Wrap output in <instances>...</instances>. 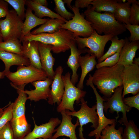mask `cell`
<instances>
[{
  "mask_svg": "<svg viewBox=\"0 0 139 139\" xmlns=\"http://www.w3.org/2000/svg\"><path fill=\"white\" fill-rule=\"evenodd\" d=\"M124 66L116 64L112 67L97 69L92 76V82L103 94L104 98L112 95L115 89L122 85L121 75Z\"/></svg>",
  "mask_w": 139,
  "mask_h": 139,
  "instance_id": "6da1fadb",
  "label": "cell"
},
{
  "mask_svg": "<svg viewBox=\"0 0 139 139\" xmlns=\"http://www.w3.org/2000/svg\"><path fill=\"white\" fill-rule=\"evenodd\" d=\"M85 19L91 23L93 29L99 34H112L118 36L125 32L126 29L123 24L118 22L113 14L103 13L95 11L90 5L83 14Z\"/></svg>",
  "mask_w": 139,
  "mask_h": 139,
  "instance_id": "7a4b0ae2",
  "label": "cell"
},
{
  "mask_svg": "<svg viewBox=\"0 0 139 139\" xmlns=\"http://www.w3.org/2000/svg\"><path fill=\"white\" fill-rule=\"evenodd\" d=\"M75 37L71 31L61 29L52 33H42L33 35L30 32L24 36L22 41L34 40L44 44L51 45V51L54 53L58 54L70 49V45L76 43Z\"/></svg>",
  "mask_w": 139,
  "mask_h": 139,
  "instance_id": "3957f363",
  "label": "cell"
},
{
  "mask_svg": "<svg viewBox=\"0 0 139 139\" xmlns=\"http://www.w3.org/2000/svg\"><path fill=\"white\" fill-rule=\"evenodd\" d=\"M11 82L10 84L15 86L27 84L36 81L45 80L47 77L42 69L38 68L30 65L19 66L16 71H10L5 74Z\"/></svg>",
  "mask_w": 139,
  "mask_h": 139,
  "instance_id": "277c9868",
  "label": "cell"
},
{
  "mask_svg": "<svg viewBox=\"0 0 139 139\" xmlns=\"http://www.w3.org/2000/svg\"><path fill=\"white\" fill-rule=\"evenodd\" d=\"M62 78L64 85V91L63 98L60 103L56 108L57 111L68 110L72 112L75 111L74 104L75 101L79 103L82 98H84L86 92L75 86L71 81V73H67L62 75Z\"/></svg>",
  "mask_w": 139,
  "mask_h": 139,
  "instance_id": "5b68a950",
  "label": "cell"
},
{
  "mask_svg": "<svg viewBox=\"0 0 139 139\" xmlns=\"http://www.w3.org/2000/svg\"><path fill=\"white\" fill-rule=\"evenodd\" d=\"M114 36L112 34L99 35L94 30L88 37L82 38L77 37L75 39L79 49H83L86 47L88 48L90 52L94 54L98 59L104 55L106 44Z\"/></svg>",
  "mask_w": 139,
  "mask_h": 139,
  "instance_id": "8992f818",
  "label": "cell"
},
{
  "mask_svg": "<svg viewBox=\"0 0 139 139\" xmlns=\"http://www.w3.org/2000/svg\"><path fill=\"white\" fill-rule=\"evenodd\" d=\"M23 22L14 9L9 10L4 19H0V28L3 40H19Z\"/></svg>",
  "mask_w": 139,
  "mask_h": 139,
  "instance_id": "52a82bcc",
  "label": "cell"
},
{
  "mask_svg": "<svg viewBox=\"0 0 139 139\" xmlns=\"http://www.w3.org/2000/svg\"><path fill=\"white\" fill-rule=\"evenodd\" d=\"M81 107L77 111H71L68 110H65L66 113L68 115L77 117L80 126L79 128V136L80 139H86L83 137V125L91 123L92 125L91 127L95 129L98 125V118L96 111V104L92 107H89L87 105L84 98L80 100Z\"/></svg>",
  "mask_w": 139,
  "mask_h": 139,
  "instance_id": "ba28073f",
  "label": "cell"
},
{
  "mask_svg": "<svg viewBox=\"0 0 139 139\" xmlns=\"http://www.w3.org/2000/svg\"><path fill=\"white\" fill-rule=\"evenodd\" d=\"M72 10L74 16L61 26L60 29L68 30L72 32L75 37L82 36L84 38L90 36L94 31L90 22L86 20L79 8L73 6Z\"/></svg>",
  "mask_w": 139,
  "mask_h": 139,
  "instance_id": "9c48e42d",
  "label": "cell"
},
{
  "mask_svg": "<svg viewBox=\"0 0 139 139\" xmlns=\"http://www.w3.org/2000/svg\"><path fill=\"white\" fill-rule=\"evenodd\" d=\"M123 89L122 85L116 88L111 97L105 99L106 102H103V105L104 111L106 113L107 112L108 109L111 113L116 112L117 116L116 118L117 119L119 117V112H122L123 117L118 122L125 125L128 122L126 113L130 111L132 108L125 105L123 102L122 97Z\"/></svg>",
  "mask_w": 139,
  "mask_h": 139,
  "instance_id": "30bf717a",
  "label": "cell"
},
{
  "mask_svg": "<svg viewBox=\"0 0 139 139\" xmlns=\"http://www.w3.org/2000/svg\"><path fill=\"white\" fill-rule=\"evenodd\" d=\"M89 77L87 80L86 84L90 86L93 90L96 98L97 112L98 118V125L97 128L91 131L88 136L92 137L95 136V139H99L101 135V133L102 130L107 125H111L116 122L117 119H109L106 117L104 113V108L103 103L106 101V100L101 97L98 93L96 88H95L92 81V76L89 75Z\"/></svg>",
  "mask_w": 139,
  "mask_h": 139,
  "instance_id": "8fae6325",
  "label": "cell"
},
{
  "mask_svg": "<svg viewBox=\"0 0 139 139\" xmlns=\"http://www.w3.org/2000/svg\"><path fill=\"white\" fill-rule=\"evenodd\" d=\"M123 91L122 97L129 93L135 95L139 92V65L133 64L124 66L121 75Z\"/></svg>",
  "mask_w": 139,
  "mask_h": 139,
  "instance_id": "7c38bea8",
  "label": "cell"
},
{
  "mask_svg": "<svg viewBox=\"0 0 139 139\" xmlns=\"http://www.w3.org/2000/svg\"><path fill=\"white\" fill-rule=\"evenodd\" d=\"M33 119L34 128L23 139H36L39 138L51 139L53 133L55 132V128L60 124L61 122V120L58 117H52L48 122L38 126Z\"/></svg>",
  "mask_w": 139,
  "mask_h": 139,
  "instance_id": "4fadbf2b",
  "label": "cell"
},
{
  "mask_svg": "<svg viewBox=\"0 0 139 139\" xmlns=\"http://www.w3.org/2000/svg\"><path fill=\"white\" fill-rule=\"evenodd\" d=\"M63 68L59 66L55 71V75L51 84L48 98V102L50 105L57 103L58 105L60 103L64 91V85L62 78Z\"/></svg>",
  "mask_w": 139,
  "mask_h": 139,
  "instance_id": "5bb4252c",
  "label": "cell"
},
{
  "mask_svg": "<svg viewBox=\"0 0 139 139\" xmlns=\"http://www.w3.org/2000/svg\"><path fill=\"white\" fill-rule=\"evenodd\" d=\"M62 116V119L59 126L55 129L56 133L53 135L51 139H56L60 136H65L70 139H77L76 134V129L79 125L77 119L76 123L72 122L71 116L67 115L65 110L60 112Z\"/></svg>",
  "mask_w": 139,
  "mask_h": 139,
  "instance_id": "9a60e30c",
  "label": "cell"
},
{
  "mask_svg": "<svg viewBox=\"0 0 139 139\" xmlns=\"http://www.w3.org/2000/svg\"><path fill=\"white\" fill-rule=\"evenodd\" d=\"M53 80L47 77L44 80L36 81L31 83L35 88L34 90H25V93L27 95L28 99L37 102L41 100H47L49 97Z\"/></svg>",
  "mask_w": 139,
  "mask_h": 139,
  "instance_id": "2e32d148",
  "label": "cell"
},
{
  "mask_svg": "<svg viewBox=\"0 0 139 139\" xmlns=\"http://www.w3.org/2000/svg\"><path fill=\"white\" fill-rule=\"evenodd\" d=\"M38 47L42 69L46 73L47 77L53 80L55 74L53 68L55 59L51 53L52 46L39 42Z\"/></svg>",
  "mask_w": 139,
  "mask_h": 139,
  "instance_id": "e0dca14e",
  "label": "cell"
},
{
  "mask_svg": "<svg viewBox=\"0 0 139 139\" xmlns=\"http://www.w3.org/2000/svg\"><path fill=\"white\" fill-rule=\"evenodd\" d=\"M21 42L22 55L29 59L31 65L38 68L42 69L38 50L39 42L34 40H23Z\"/></svg>",
  "mask_w": 139,
  "mask_h": 139,
  "instance_id": "ac0fdd59",
  "label": "cell"
},
{
  "mask_svg": "<svg viewBox=\"0 0 139 139\" xmlns=\"http://www.w3.org/2000/svg\"><path fill=\"white\" fill-rule=\"evenodd\" d=\"M125 44L120 53L118 64L124 66L132 65L136 52L139 48V41H130L126 37Z\"/></svg>",
  "mask_w": 139,
  "mask_h": 139,
  "instance_id": "d6986e66",
  "label": "cell"
},
{
  "mask_svg": "<svg viewBox=\"0 0 139 139\" xmlns=\"http://www.w3.org/2000/svg\"><path fill=\"white\" fill-rule=\"evenodd\" d=\"M76 44V43H73L70 46L71 54L67 62L68 66L72 70V73L71 80L74 85L77 82L78 80L79 75L77 74V71L80 67L79 62V57L82 54L88 53L89 50V49L86 48L79 49L77 48Z\"/></svg>",
  "mask_w": 139,
  "mask_h": 139,
  "instance_id": "ffe728a7",
  "label": "cell"
},
{
  "mask_svg": "<svg viewBox=\"0 0 139 139\" xmlns=\"http://www.w3.org/2000/svg\"><path fill=\"white\" fill-rule=\"evenodd\" d=\"M96 58L95 56L90 52L84 56H80L79 62L81 73L77 87L82 90L83 88V83L86 76L89 72L94 69L97 64Z\"/></svg>",
  "mask_w": 139,
  "mask_h": 139,
  "instance_id": "44dd1931",
  "label": "cell"
},
{
  "mask_svg": "<svg viewBox=\"0 0 139 139\" xmlns=\"http://www.w3.org/2000/svg\"><path fill=\"white\" fill-rule=\"evenodd\" d=\"M0 59L5 65L4 71L5 74L10 71V67L13 65L28 66L30 65L29 60L22 55L0 51Z\"/></svg>",
  "mask_w": 139,
  "mask_h": 139,
  "instance_id": "7402d4cb",
  "label": "cell"
},
{
  "mask_svg": "<svg viewBox=\"0 0 139 139\" xmlns=\"http://www.w3.org/2000/svg\"><path fill=\"white\" fill-rule=\"evenodd\" d=\"M26 85L18 86L11 85L16 90L18 95L14 102L12 108L13 118H17L25 115V104L28 98L25 93L24 88Z\"/></svg>",
  "mask_w": 139,
  "mask_h": 139,
  "instance_id": "603a6c76",
  "label": "cell"
},
{
  "mask_svg": "<svg viewBox=\"0 0 139 139\" xmlns=\"http://www.w3.org/2000/svg\"><path fill=\"white\" fill-rule=\"evenodd\" d=\"M10 122L15 139H23L31 132V125L28 122L25 115L13 118Z\"/></svg>",
  "mask_w": 139,
  "mask_h": 139,
  "instance_id": "cb8c5ba5",
  "label": "cell"
},
{
  "mask_svg": "<svg viewBox=\"0 0 139 139\" xmlns=\"http://www.w3.org/2000/svg\"><path fill=\"white\" fill-rule=\"evenodd\" d=\"M26 11L25 20L23 22L19 39L21 43L24 36L30 32L32 29L38 25L43 24L48 19L38 18L33 13L32 11L28 6Z\"/></svg>",
  "mask_w": 139,
  "mask_h": 139,
  "instance_id": "d4e9b609",
  "label": "cell"
},
{
  "mask_svg": "<svg viewBox=\"0 0 139 139\" xmlns=\"http://www.w3.org/2000/svg\"><path fill=\"white\" fill-rule=\"evenodd\" d=\"M25 5L33 11L34 15L39 18L42 19L43 17L47 16L51 19L58 18L67 21L47 7L41 5L33 0H26Z\"/></svg>",
  "mask_w": 139,
  "mask_h": 139,
  "instance_id": "484cf974",
  "label": "cell"
},
{
  "mask_svg": "<svg viewBox=\"0 0 139 139\" xmlns=\"http://www.w3.org/2000/svg\"><path fill=\"white\" fill-rule=\"evenodd\" d=\"M67 21L58 18L48 19L38 28L30 33L33 35L46 32L53 33L61 29L62 25Z\"/></svg>",
  "mask_w": 139,
  "mask_h": 139,
  "instance_id": "4316f807",
  "label": "cell"
},
{
  "mask_svg": "<svg viewBox=\"0 0 139 139\" xmlns=\"http://www.w3.org/2000/svg\"><path fill=\"white\" fill-rule=\"evenodd\" d=\"M127 1V2L123 3L121 0H118L116 9L113 14L116 20L122 24H129L131 4L128 0Z\"/></svg>",
  "mask_w": 139,
  "mask_h": 139,
  "instance_id": "83f0119b",
  "label": "cell"
},
{
  "mask_svg": "<svg viewBox=\"0 0 139 139\" xmlns=\"http://www.w3.org/2000/svg\"><path fill=\"white\" fill-rule=\"evenodd\" d=\"M117 3L118 0H93L90 5L96 12H103L113 14Z\"/></svg>",
  "mask_w": 139,
  "mask_h": 139,
  "instance_id": "f1b7e54d",
  "label": "cell"
},
{
  "mask_svg": "<svg viewBox=\"0 0 139 139\" xmlns=\"http://www.w3.org/2000/svg\"><path fill=\"white\" fill-rule=\"evenodd\" d=\"M110 41L111 44L108 50L100 58L98 59L97 63L102 62L107 58L117 53H120L125 42V39L119 40L117 36H114Z\"/></svg>",
  "mask_w": 139,
  "mask_h": 139,
  "instance_id": "f546056e",
  "label": "cell"
},
{
  "mask_svg": "<svg viewBox=\"0 0 139 139\" xmlns=\"http://www.w3.org/2000/svg\"><path fill=\"white\" fill-rule=\"evenodd\" d=\"M116 122L106 127L102 131V135L99 139H122V135L123 129L120 127L118 129L115 128Z\"/></svg>",
  "mask_w": 139,
  "mask_h": 139,
  "instance_id": "4dcf8cb0",
  "label": "cell"
},
{
  "mask_svg": "<svg viewBox=\"0 0 139 139\" xmlns=\"http://www.w3.org/2000/svg\"><path fill=\"white\" fill-rule=\"evenodd\" d=\"M0 51L22 55V45L19 39L3 41L0 42Z\"/></svg>",
  "mask_w": 139,
  "mask_h": 139,
  "instance_id": "1f68e13d",
  "label": "cell"
},
{
  "mask_svg": "<svg viewBox=\"0 0 139 139\" xmlns=\"http://www.w3.org/2000/svg\"><path fill=\"white\" fill-rule=\"evenodd\" d=\"M125 126L122 139H139V129L133 120H129Z\"/></svg>",
  "mask_w": 139,
  "mask_h": 139,
  "instance_id": "d6a6232c",
  "label": "cell"
},
{
  "mask_svg": "<svg viewBox=\"0 0 139 139\" xmlns=\"http://www.w3.org/2000/svg\"><path fill=\"white\" fill-rule=\"evenodd\" d=\"M14 9L18 16L23 21L25 17V5L26 0H5Z\"/></svg>",
  "mask_w": 139,
  "mask_h": 139,
  "instance_id": "836d02e7",
  "label": "cell"
},
{
  "mask_svg": "<svg viewBox=\"0 0 139 139\" xmlns=\"http://www.w3.org/2000/svg\"><path fill=\"white\" fill-rule=\"evenodd\" d=\"M54 1L55 5L54 9L57 14L67 21L72 18L74 16V14L67 10L63 0H54Z\"/></svg>",
  "mask_w": 139,
  "mask_h": 139,
  "instance_id": "e575fe53",
  "label": "cell"
},
{
  "mask_svg": "<svg viewBox=\"0 0 139 139\" xmlns=\"http://www.w3.org/2000/svg\"><path fill=\"white\" fill-rule=\"evenodd\" d=\"M13 102L10 103L3 110V114L0 117V131L13 118L12 108Z\"/></svg>",
  "mask_w": 139,
  "mask_h": 139,
  "instance_id": "d590c367",
  "label": "cell"
},
{
  "mask_svg": "<svg viewBox=\"0 0 139 139\" xmlns=\"http://www.w3.org/2000/svg\"><path fill=\"white\" fill-rule=\"evenodd\" d=\"M120 53H117L107 58L102 62L97 63L96 65L97 69L104 67H112L117 64L118 61Z\"/></svg>",
  "mask_w": 139,
  "mask_h": 139,
  "instance_id": "8d00e7d4",
  "label": "cell"
},
{
  "mask_svg": "<svg viewBox=\"0 0 139 139\" xmlns=\"http://www.w3.org/2000/svg\"><path fill=\"white\" fill-rule=\"evenodd\" d=\"M131 6L129 19V24L138 25L139 24V4L133 3Z\"/></svg>",
  "mask_w": 139,
  "mask_h": 139,
  "instance_id": "74e56055",
  "label": "cell"
},
{
  "mask_svg": "<svg viewBox=\"0 0 139 139\" xmlns=\"http://www.w3.org/2000/svg\"><path fill=\"white\" fill-rule=\"evenodd\" d=\"M125 28L128 29L130 33V36L128 38L130 41L139 40V25L123 24Z\"/></svg>",
  "mask_w": 139,
  "mask_h": 139,
  "instance_id": "f35d334b",
  "label": "cell"
},
{
  "mask_svg": "<svg viewBox=\"0 0 139 139\" xmlns=\"http://www.w3.org/2000/svg\"><path fill=\"white\" fill-rule=\"evenodd\" d=\"M0 139H15L10 121L0 131Z\"/></svg>",
  "mask_w": 139,
  "mask_h": 139,
  "instance_id": "ab89813d",
  "label": "cell"
},
{
  "mask_svg": "<svg viewBox=\"0 0 139 139\" xmlns=\"http://www.w3.org/2000/svg\"><path fill=\"white\" fill-rule=\"evenodd\" d=\"M123 100L125 105L131 107H134L139 110V93L133 96L124 98Z\"/></svg>",
  "mask_w": 139,
  "mask_h": 139,
  "instance_id": "60d3db41",
  "label": "cell"
},
{
  "mask_svg": "<svg viewBox=\"0 0 139 139\" xmlns=\"http://www.w3.org/2000/svg\"><path fill=\"white\" fill-rule=\"evenodd\" d=\"M9 11L8 3L5 0H0V19L2 18L5 17Z\"/></svg>",
  "mask_w": 139,
  "mask_h": 139,
  "instance_id": "b9f144b4",
  "label": "cell"
},
{
  "mask_svg": "<svg viewBox=\"0 0 139 139\" xmlns=\"http://www.w3.org/2000/svg\"><path fill=\"white\" fill-rule=\"evenodd\" d=\"M93 0H76L75 1V5L76 7L83 8H87L90 5L91 2Z\"/></svg>",
  "mask_w": 139,
  "mask_h": 139,
  "instance_id": "7bdbcfd3",
  "label": "cell"
},
{
  "mask_svg": "<svg viewBox=\"0 0 139 139\" xmlns=\"http://www.w3.org/2000/svg\"><path fill=\"white\" fill-rule=\"evenodd\" d=\"M35 2L39 4L47 7L48 6V2L46 0H33Z\"/></svg>",
  "mask_w": 139,
  "mask_h": 139,
  "instance_id": "ee69618b",
  "label": "cell"
},
{
  "mask_svg": "<svg viewBox=\"0 0 139 139\" xmlns=\"http://www.w3.org/2000/svg\"><path fill=\"white\" fill-rule=\"evenodd\" d=\"M63 2L64 3H66L67 6L68 8L72 10V6L71 5V2H72L73 0H63Z\"/></svg>",
  "mask_w": 139,
  "mask_h": 139,
  "instance_id": "f6af8a7d",
  "label": "cell"
},
{
  "mask_svg": "<svg viewBox=\"0 0 139 139\" xmlns=\"http://www.w3.org/2000/svg\"><path fill=\"white\" fill-rule=\"evenodd\" d=\"M5 76V73L4 71L2 72H0V80L4 78Z\"/></svg>",
  "mask_w": 139,
  "mask_h": 139,
  "instance_id": "bcb514c9",
  "label": "cell"
},
{
  "mask_svg": "<svg viewBox=\"0 0 139 139\" xmlns=\"http://www.w3.org/2000/svg\"><path fill=\"white\" fill-rule=\"evenodd\" d=\"M133 63L139 65V57L135 58L133 60Z\"/></svg>",
  "mask_w": 139,
  "mask_h": 139,
  "instance_id": "7dc6e473",
  "label": "cell"
},
{
  "mask_svg": "<svg viewBox=\"0 0 139 139\" xmlns=\"http://www.w3.org/2000/svg\"><path fill=\"white\" fill-rule=\"evenodd\" d=\"M131 3V4L133 3H136L139 4V1L136 0H128Z\"/></svg>",
  "mask_w": 139,
  "mask_h": 139,
  "instance_id": "c3c4849f",
  "label": "cell"
},
{
  "mask_svg": "<svg viewBox=\"0 0 139 139\" xmlns=\"http://www.w3.org/2000/svg\"><path fill=\"white\" fill-rule=\"evenodd\" d=\"M3 39L2 35L1 33V30L0 28V42H2L3 41Z\"/></svg>",
  "mask_w": 139,
  "mask_h": 139,
  "instance_id": "681fc988",
  "label": "cell"
},
{
  "mask_svg": "<svg viewBox=\"0 0 139 139\" xmlns=\"http://www.w3.org/2000/svg\"><path fill=\"white\" fill-rule=\"evenodd\" d=\"M3 109V108H0V117L2 115Z\"/></svg>",
  "mask_w": 139,
  "mask_h": 139,
  "instance_id": "f907efd6",
  "label": "cell"
},
{
  "mask_svg": "<svg viewBox=\"0 0 139 139\" xmlns=\"http://www.w3.org/2000/svg\"><path fill=\"white\" fill-rule=\"evenodd\" d=\"M38 139H42V138H38Z\"/></svg>",
  "mask_w": 139,
  "mask_h": 139,
  "instance_id": "816d5d0a",
  "label": "cell"
},
{
  "mask_svg": "<svg viewBox=\"0 0 139 139\" xmlns=\"http://www.w3.org/2000/svg\"><path fill=\"white\" fill-rule=\"evenodd\" d=\"M62 139H66L65 138H63Z\"/></svg>",
  "mask_w": 139,
  "mask_h": 139,
  "instance_id": "f5cc1de1",
  "label": "cell"
}]
</instances>
